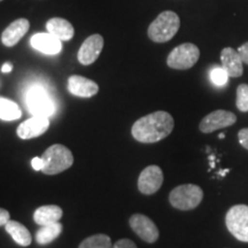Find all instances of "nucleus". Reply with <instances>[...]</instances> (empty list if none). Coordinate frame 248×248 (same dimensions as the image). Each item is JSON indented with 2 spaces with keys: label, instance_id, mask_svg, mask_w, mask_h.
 <instances>
[{
  "label": "nucleus",
  "instance_id": "f03ea898",
  "mask_svg": "<svg viewBox=\"0 0 248 248\" xmlns=\"http://www.w3.org/2000/svg\"><path fill=\"white\" fill-rule=\"evenodd\" d=\"M181 27L179 16L172 11H164L148 27V37L155 43H166L173 38Z\"/></svg>",
  "mask_w": 248,
  "mask_h": 248
},
{
  "label": "nucleus",
  "instance_id": "0eeeda50",
  "mask_svg": "<svg viewBox=\"0 0 248 248\" xmlns=\"http://www.w3.org/2000/svg\"><path fill=\"white\" fill-rule=\"evenodd\" d=\"M27 106L32 115L49 117L54 113V105L47 92L40 86L31 88L27 94Z\"/></svg>",
  "mask_w": 248,
  "mask_h": 248
},
{
  "label": "nucleus",
  "instance_id": "f257e3e1",
  "mask_svg": "<svg viewBox=\"0 0 248 248\" xmlns=\"http://www.w3.org/2000/svg\"><path fill=\"white\" fill-rule=\"evenodd\" d=\"M175 122L169 113L154 111L136 121L132 125V137L139 142L153 144L162 140L171 133Z\"/></svg>",
  "mask_w": 248,
  "mask_h": 248
},
{
  "label": "nucleus",
  "instance_id": "ddd939ff",
  "mask_svg": "<svg viewBox=\"0 0 248 248\" xmlns=\"http://www.w3.org/2000/svg\"><path fill=\"white\" fill-rule=\"evenodd\" d=\"M68 90L76 97L91 98L99 92V86L91 79L83 76L73 75L68 78Z\"/></svg>",
  "mask_w": 248,
  "mask_h": 248
},
{
  "label": "nucleus",
  "instance_id": "7c9ffc66",
  "mask_svg": "<svg viewBox=\"0 0 248 248\" xmlns=\"http://www.w3.org/2000/svg\"><path fill=\"white\" fill-rule=\"evenodd\" d=\"M229 171H230V169H225V170H223V171L219 172V175H221V177H223V176H224L225 173L229 172Z\"/></svg>",
  "mask_w": 248,
  "mask_h": 248
},
{
  "label": "nucleus",
  "instance_id": "f8f14e48",
  "mask_svg": "<svg viewBox=\"0 0 248 248\" xmlns=\"http://www.w3.org/2000/svg\"><path fill=\"white\" fill-rule=\"evenodd\" d=\"M49 126L48 117L32 115L29 120L24 121L18 125L17 136L21 139H31L39 137L47 131Z\"/></svg>",
  "mask_w": 248,
  "mask_h": 248
},
{
  "label": "nucleus",
  "instance_id": "2f4dec72",
  "mask_svg": "<svg viewBox=\"0 0 248 248\" xmlns=\"http://www.w3.org/2000/svg\"><path fill=\"white\" fill-rule=\"evenodd\" d=\"M218 137L221 138V139H224V138H225V135H224V133H221V135H219Z\"/></svg>",
  "mask_w": 248,
  "mask_h": 248
},
{
  "label": "nucleus",
  "instance_id": "473e14b6",
  "mask_svg": "<svg viewBox=\"0 0 248 248\" xmlns=\"http://www.w3.org/2000/svg\"><path fill=\"white\" fill-rule=\"evenodd\" d=\"M0 86H1V80H0Z\"/></svg>",
  "mask_w": 248,
  "mask_h": 248
},
{
  "label": "nucleus",
  "instance_id": "393cba45",
  "mask_svg": "<svg viewBox=\"0 0 248 248\" xmlns=\"http://www.w3.org/2000/svg\"><path fill=\"white\" fill-rule=\"evenodd\" d=\"M238 139H239L240 145L248 150V128L241 129L238 133Z\"/></svg>",
  "mask_w": 248,
  "mask_h": 248
},
{
  "label": "nucleus",
  "instance_id": "412c9836",
  "mask_svg": "<svg viewBox=\"0 0 248 248\" xmlns=\"http://www.w3.org/2000/svg\"><path fill=\"white\" fill-rule=\"evenodd\" d=\"M22 116V111L16 102L0 97V120L15 121Z\"/></svg>",
  "mask_w": 248,
  "mask_h": 248
},
{
  "label": "nucleus",
  "instance_id": "4468645a",
  "mask_svg": "<svg viewBox=\"0 0 248 248\" xmlns=\"http://www.w3.org/2000/svg\"><path fill=\"white\" fill-rule=\"evenodd\" d=\"M31 45L37 51L48 55L59 54L62 51L61 40L51 35L49 32H40L33 35L31 37Z\"/></svg>",
  "mask_w": 248,
  "mask_h": 248
},
{
  "label": "nucleus",
  "instance_id": "bb28decb",
  "mask_svg": "<svg viewBox=\"0 0 248 248\" xmlns=\"http://www.w3.org/2000/svg\"><path fill=\"white\" fill-rule=\"evenodd\" d=\"M238 53H239L244 63L248 64V42L245 43V44H243L238 48Z\"/></svg>",
  "mask_w": 248,
  "mask_h": 248
},
{
  "label": "nucleus",
  "instance_id": "dca6fc26",
  "mask_svg": "<svg viewBox=\"0 0 248 248\" xmlns=\"http://www.w3.org/2000/svg\"><path fill=\"white\" fill-rule=\"evenodd\" d=\"M221 61L222 67L226 70L229 76L237 78L240 77L244 73V62L241 60L238 51H235L232 47H225L221 52Z\"/></svg>",
  "mask_w": 248,
  "mask_h": 248
},
{
  "label": "nucleus",
  "instance_id": "20e7f679",
  "mask_svg": "<svg viewBox=\"0 0 248 248\" xmlns=\"http://www.w3.org/2000/svg\"><path fill=\"white\" fill-rule=\"evenodd\" d=\"M203 199V191L194 184L179 185L170 192L169 201L173 208L191 210L197 208Z\"/></svg>",
  "mask_w": 248,
  "mask_h": 248
},
{
  "label": "nucleus",
  "instance_id": "5701e85b",
  "mask_svg": "<svg viewBox=\"0 0 248 248\" xmlns=\"http://www.w3.org/2000/svg\"><path fill=\"white\" fill-rule=\"evenodd\" d=\"M209 76L213 84L218 86V88L228 84L229 78H230L229 74L226 73V70L223 67H214L213 69L210 70Z\"/></svg>",
  "mask_w": 248,
  "mask_h": 248
},
{
  "label": "nucleus",
  "instance_id": "b1692460",
  "mask_svg": "<svg viewBox=\"0 0 248 248\" xmlns=\"http://www.w3.org/2000/svg\"><path fill=\"white\" fill-rule=\"evenodd\" d=\"M237 108L243 113L248 111V85L240 84L237 89Z\"/></svg>",
  "mask_w": 248,
  "mask_h": 248
},
{
  "label": "nucleus",
  "instance_id": "a211bd4d",
  "mask_svg": "<svg viewBox=\"0 0 248 248\" xmlns=\"http://www.w3.org/2000/svg\"><path fill=\"white\" fill-rule=\"evenodd\" d=\"M62 215H63V212L60 207L48 204V206H43L36 209V212L33 213V219L37 224L47 225L60 221Z\"/></svg>",
  "mask_w": 248,
  "mask_h": 248
},
{
  "label": "nucleus",
  "instance_id": "c85d7f7f",
  "mask_svg": "<svg viewBox=\"0 0 248 248\" xmlns=\"http://www.w3.org/2000/svg\"><path fill=\"white\" fill-rule=\"evenodd\" d=\"M9 219H11V216H9V213L6 209L0 208V226L6 225Z\"/></svg>",
  "mask_w": 248,
  "mask_h": 248
},
{
  "label": "nucleus",
  "instance_id": "6ab92c4d",
  "mask_svg": "<svg viewBox=\"0 0 248 248\" xmlns=\"http://www.w3.org/2000/svg\"><path fill=\"white\" fill-rule=\"evenodd\" d=\"M6 231L11 234V237L13 238L15 243L20 245V246L27 247L29 246L32 241V237H31L30 232L23 224H21L17 221H9L6 223L5 225Z\"/></svg>",
  "mask_w": 248,
  "mask_h": 248
},
{
  "label": "nucleus",
  "instance_id": "423d86ee",
  "mask_svg": "<svg viewBox=\"0 0 248 248\" xmlns=\"http://www.w3.org/2000/svg\"><path fill=\"white\" fill-rule=\"evenodd\" d=\"M200 58V51L198 46L191 43H185L177 46L170 52L167 59V64L172 69L186 70L197 63Z\"/></svg>",
  "mask_w": 248,
  "mask_h": 248
},
{
  "label": "nucleus",
  "instance_id": "9b49d317",
  "mask_svg": "<svg viewBox=\"0 0 248 248\" xmlns=\"http://www.w3.org/2000/svg\"><path fill=\"white\" fill-rule=\"evenodd\" d=\"M104 48V38L101 35H92L83 42L78 51V61L83 66L92 64L100 55Z\"/></svg>",
  "mask_w": 248,
  "mask_h": 248
},
{
  "label": "nucleus",
  "instance_id": "39448f33",
  "mask_svg": "<svg viewBox=\"0 0 248 248\" xmlns=\"http://www.w3.org/2000/svg\"><path fill=\"white\" fill-rule=\"evenodd\" d=\"M225 224L235 239L248 243V206L235 204L225 216Z\"/></svg>",
  "mask_w": 248,
  "mask_h": 248
},
{
  "label": "nucleus",
  "instance_id": "4be33fe9",
  "mask_svg": "<svg viewBox=\"0 0 248 248\" xmlns=\"http://www.w3.org/2000/svg\"><path fill=\"white\" fill-rule=\"evenodd\" d=\"M78 248H113V245L108 235L94 234L83 240Z\"/></svg>",
  "mask_w": 248,
  "mask_h": 248
},
{
  "label": "nucleus",
  "instance_id": "c756f323",
  "mask_svg": "<svg viewBox=\"0 0 248 248\" xmlns=\"http://www.w3.org/2000/svg\"><path fill=\"white\" fill-rule=\"evenodd\" d=\"M13 70V64L12 63H4V66L1 67V73H4V74H8V73H11V71Z\"/></svg>",
  "mask_w": 248,
  "mask_h": 248
},
{
  "label": "nucleus",
  "instance_id": "aec40b11",
  "mask_svg": "<svg viewBox=\"0 0 248 248\" xmlns=\"http://www.w3.org/2000/svg\"><path fill=\"white\" fill-rule=\"evenodd\" d=\"M62 232L61 223L55 222L47 225H42V228L37 231L36 241L39 245H47L57 239Z\"/></svg>",
  "mask_w": 248,
  "mask_h": 248
},
{
  "label": "nucleus",
  "instance_id": "2eb2a0df",
  "mask_svg": "<svg viewBox=\"0 0 248 248\" xmlns=\"http://www.w3.org/2000/svg\"><path fill=\"white\" fill-rule=\"evenodd\" d=\"M30 28V22L27 18H17L6 28L1 35L2 44L7 47L15 46L26 35Z\"/></svg>",
  "mask_w": 248,
  "mask_h": 248
},
{
  "label": "nucleus",
  "instance_id": "6e6552de",
  "mask_svg": "<svg viewBox=\"0 0 248 248\" xmlns=\"http://www.w3.org/2000/svg\"><path fill=\"white\" fill-rule=\"evenodd\" d=\"M237 122V116L229 110L218 109L209 113L201 120L199 129L203 133H210L216 130L228 128Z\"/></svg>",
  "mask_w": 248,
  "mask_h": 248
},
{
  "label": "nucleus",
  "instance_id": "9d476101",
  "mask_svg": "<svg viewBox=\"0 0 248 248\" xmlns=\"http://www.w3.org/2000/svg\"><path fill=\"white\" fill-rule=\"evenodd\" d=\"M163 183V172L160 167L148 166L140 172L138 178V188L142 194H154L160 190Z\"/></svg>",
  "mask_w": 248,
  "mask_h": 248
},
{
  "label": "nucleus",
  "instance_id": "cd10ccee",
  "mask_svg": "<svg viewBox=\"0 0 248 248\" xmlns=\"http://www.w3.org/2000/svg\"><path fill=\"white\" fill-rule=\"evenodd\" d=\"M31 166L37 171L42 170L43 167H44V160H43V157H33L32 161H31Z\"/></svg>",
  "mask_w": 248,
  "mask_h": 248
},
{
  "label": "nucleus",
  "instance_id": "1a4fd4ad",
  "mask_svg": "<svg viewBox=\"0 0 248 248\" xmlns=\"http://www.w3.org/2000/svg\"><path fill=\"white\" fill-rule=\"evenodd\" d=\"M130 226L140 239L148 244H153L159 239V229L150 217L142 214H135L130 217Z\"/></svg>",
  "mask_w": 248,
  "mask_h": 248
},
{
  "label": "nucleus",
  "instance_id": "7ed1b4c3",
  "mask_svg": "<svg viewBox=\"0 0 248 248\" xmlns=\"http://www.w3.org/2000/svg\"><path fill=\"white\" fill-rule=\"evenodd\" d=\"M44 167L42 171L45 175H57L69 169L74 163V156L69 148L60 144L49 146L43 154Z\"/></svg>",
  "mask_w": 248,
  "mask_h": 248
},
{
  "label": "nucleus",
  "instance_id": "f3484780",
  "mask_svg": "<svg viewBox=\"0 0 248 248\" xmlns=\"http://www.w3.org/2000/svg\"><path fill=\"white\" fill-rule=\"evenodd\" d=\"M46 29H47V32L57 37L61 42L70 40L74 37V33H75L73 24L69 21L61 17L49 18L47 23H46Z\"/></svg>",
  "mask_w": 248,
  "mask_h": 248
},
{
  "label": "nucleus",
  "instance_id": "a878e982",
  "mask_svg": "<svg viewBox=\"0 0 248 248\" xmlns=\"http://www.w3.org/2000/svg\"><path fill=\"white\" fill-rule=\"evenodd\" d=\"M113 248H137L136 244L130 239H121L116 241V244L114 245Z\"/></svg>",
  "mask_w": 248,
  "mask_h": 248
},
{
  "label": "nucleus",
  "instance_id": "72a5a7b5",
  "mask_svg": "<svg viewBox=\"0 0 248 248\" xmlns=\"http://www.w3.org/2000/svg\"><path fill=\"white\" fill-rule=\"evenodd\" d=\"M0 1H2V0H0Z\"/></svg>",
  "mask_w": 248,
  "mask_h": 248
}]
</instances>
